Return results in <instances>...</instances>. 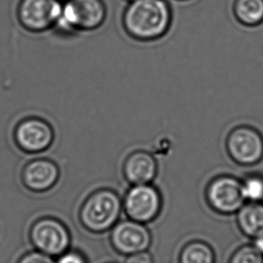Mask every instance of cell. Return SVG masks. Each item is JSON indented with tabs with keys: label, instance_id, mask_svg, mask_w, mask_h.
<instances>
[{
	"label": "cell",
	"instance_id": "cell-1",
	"mask_svg": "<svg viewBox=\"0 0 263 263\" xmlns=\"http://www.w3.org/2000/svg\"><path fill=\"white\" fill-rule=\"evenodd\" d=\"M172 21V10L166 0H133L124 9L122 19L128 35L141 42L164 36Z\"/></svg>",
	"mask_w": 263,
	"mask_h": 263
},
{
	"label": "cell",
	"instance_id": "cell-2",
	"mask_svg": "<svg viewBox=\"0 0 263 263\" xmlns=\"http://www.w3.org/2000/svg\"><path fill=\"white\" fill-rule=\"evenodd\" d=\"M103 0H63L62 10L53 29L62 35L99 29L106 19Z\"/></svg>",
	"mask_w": 263,
	"mask_h": 263
},
{
	"label": "cell",
	"instance_id": "cell-3",
	"mask_svg": "<svg viewBox=\"0 0 263 263\" xmlns=\"http://www.w3.org/2000/svg\"><path fill=\"white\" fill-rule=\"evenodd\" d=\"M122 209L123 202L119 196L113 190L102 189L86 198L79 217L86 230L102 234L117 224Z\"/></svg>",
	"mask_w": 263,
	"mask_h": 263
},
{
	"label": "cell",
	"instance_id": "cell-4",
	"mask_svg": "<svg viewBox=\"0 0 263 263\" xmlns=\"http://www.w3.org/2000/svg\"><path fill=\"white\" fill-rule=\"evenodd\" d=\"M30 241L38 252L59 257L70 248V234L65 224L52 217L37 220L30 229Z\"/></svg>",
	"mask_w": 263,
	"mask_h": 263
},
{
	"label": "cell",
	"instance_id": "cell-5",
	"mask_svg": "<svg viewBox=\"0 0 263 263\" xmlns=\"http://www.w3.org/2000/svg\"><path fill=\"white\" fill-rule=\"evenodd\" d=\"M62 0H20L16 17L27 32L41 33L53 29L62 10Z\"/></svg>",
	"mask_w": 263,
	"mask_h": 263
},
{
	"label": "cell",
	"instance_id": "cell-6",
	"mask_svg": "<svg viewBox=\"0 0 263 263\" xmlns=\"http://www.w3.org/2000/svg\"><path fill=\"white\" fill-rule=\"evenodd\" d=\"M161 194L151 184L132 186L123 202L129 219L142 223L155 219L161 212Z\"/></svg>",
	"mask_w": 263,
	"mask_h": 263
},
{
	"label": "cell",
	"instance_id": "cell-7",
	"mask_svg": "<svg viewBox=\"0 0 263 263\" xmlns=\"http://www.w3.org/2000/svg\"><path fill=\"white\" fill-rule=\"evenodd\" d=\"M227 148L230 157L238 164L254 165L263 158V137L255 128L240 125L227 136Z\"/></svg>",
	"mask_w": 263,
	"mask_h": 263
},
{
	"label": "cell",
	"instance_id": "cell-8",
	"mask_svg": "<svg viewBox=\"0 0 263 263\" xmlns=\"http://www.w3.org/2000/svg\"><path fill=\"white\" fill-rule=\"evenodd\" d=\"M54 131L43 118L31 117L16 124L14 140L20 150L26 154H40L48 150L54 141Z\"/></svg>",
	"mask_w": 263,
	"mask_h": 263
},
{
	"label": "cell",
	"instance_id": "cell-9",
	"mask_svg": "<svg viewBox=\"0 0 263 263\" xmlns=\"http://www.w3.org/2000/svg\"><path fill=\"white\" fill-rule=\"evenodd\" d=\"M206 199L216 212L236 214L245 202L241 181L231 176L217 177L208 186Z\"/></svg>",
	"mask_w": 263,
	"mask_h": 263
},
{
	"label": "cell",
	"instance_id": "cell-10",
	"mask_svg": "<svg viewBox=\"0 0 263 263\" xmlns=\"http://www.w3.org/2000/svg\"><path fill=\"white\" fill-rule=\"evenodd\" d=\"M110 242L117 252L129 256L146 252L152 243V235L144 223L125 220L112 228Z\"/></svg>",
	"mask_w": 263,
	"mask_h": 263
},
{
	"label": "cell",
	"instance_id": "cell-11",
	"mask_svg": "<svg viewBox=\"0 0 263 263\" xmlns=\"http://www.w3.org/2000/svg\"><path fill=\"white\" fill-rule=\"evenodd\" d=\"M60 170L54 161L36 159L24 167L22 182L27 190L34 193H43L51 190L58 182Z\"/></svg>",
	"mask_w": 263,
	"mask_h": 263
},
{
	"label": "cell",
	"instance_id": "cell-12",
	"mask_svg": "<svg viewBox=\"0 0 263 263\" xmlns=\"http://www.w3.org/2000/svg\"><path fill=\"white\" fill-rule=\"evenodd\" d=\"M157 172V162L147 152H135L124 161V178L133 186L150 184L155 179Z\"/></svg>",
	"mask_w": 263,
	"mask_h": 263
},
{
	"label": "cell",
	"instance_id": "cell-13",
	"mask_svg": "<svg viewBox=\"0 0 263 263\" xmlns=\"http://www.w3.org/2000/svg\"><path fill=\"white\" fill-rule=\"evenodd\" d=\"M236 214L238 226L245 235L253 239L262 235L263 203L249 202Z\"/></svg>",
	"mask_w": 263,
	"mask_h": 263
},
{
	"label": "cell",
	"instance_id": "cell-14",
	"mask_svg": "<svg viewBox=\"0 0 263 263\" xmlns=\"http://www.w3.org/2000/svg\"><path fill=\"white\" fill-rule=\"evenodd\" d=\"M233 11L242 26L255 27L263 23V0H235Z\"/></svg>",
	"mask_w": 263,
	"mask_h": 263
},
{
	"label": "cell",
	"instance_id": "cell-15",
	"mask_svg": "<svg viewBox=\"0 0 263 263\" xmlns=\"http://www.w3.org/2000/svg\"><path fill=\"white\" fill-rule=\"evenodd\" d=\"M213 249L204 241H194L185 245L179 256L180 263H215Z\"/></svg>",
	"mask_w": 263,
	"mask_h": 263
},
{
	"label": "cell",
	"instance_id": "cell-16",
	"mask_svg": "<svg viewBox=\"0 0 263 263\" xmlns=\"http://www.w3.org/2000/svg\"><path fill=\"white\" fill-rule=\"evenodd\" d=\"M245 200L250 202L263 201V177L252 175L241 182Z\"/></svg>",
	"mask_w": 263,
	"mask_h": 263
},
{
	"label": "cell",
	"instance_id": "cell-17",
	"mask_svg": "<svg viewBox=\"0 0 263 263\" xmlns=\"http://www.w3.org/2000/svg\"><path fill=\"white\" fill-rule=\"evenodd\" d=\"M230 263H263V254L254 245H245L234 252Z\"/></svg>",
	"mask_w": 263,
	"mask_h": 263
},
{
	"label": "cell",
	"instance_id": "cell-18",
	"mask_svg": "<svg viewBox=\"0 0 263 263\" xmlns=\"http://www.w3.org/2000/svg\"><path fill=\"white\" fill-rule=\"evenodd\" d=\"M17 263H55L51 256L34 251L28 252L20 258Z\"/></svg>",
	"mask_w": 263,
	"mask_h": 263
},
{
	"label": "cell",
	"instance_id": "cell-19",
	"mask_svg": "<svg viewBox=\"0 0 263 263\" xmlns=\"http://www.w3.org/2000/svg\"><path fill=\"white\" fill-rule=\"evenodd\" d=\"M55 263H87V260L81 252L68 251L59 256L58 259Z\"/></svg>",
	"mask_w": 263,
	"mask_h": 263
},
{
	"label": "cell",
	"instance_id": "cell-20",
	"mask_svg": "<svg viewBox=\"0 0 263 263\" xmlns=\"http://www.w3.org/2000/svg\"><path fill=\"white\" fill-rule=\"evenodd\" d=\"M124 263H154V261L152 254L146 251L128 256Z\"/></svg>",
	"mask_w": 263,
	"mask_h": 263
},
{
	"label": "cell",
	"instance_id": "cell-21",
	"mask_svg": "<svg viewBox=\"0 0 263 263\" xmlns=\"http://www.w3.org/2000/svg\"><path fill=\"white\" fill-rule=\"evenodd\" d=\"M254 246L263 254V234L254 239Z\"/></svg>",
	"mask_w": 263,
	"mask_h": 263
},
{
	"label": "cell",
	"instance_id": "cell-22",
	"mask_svg": "<svg viewBox=\"0 0 263 263\" xmlns=\"http://www.w3.org/2000/svg\"><path fill=\"white\" fill-rule=\"evenodd\" d=\"M124 1H127L128 3H129V2H131L133 0H124Z\"/></svg>",
	"mask_w": 263,
	"mask_h": 263
}]
</instances>
